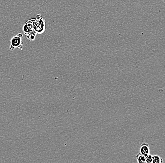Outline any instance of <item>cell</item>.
Instances as JSON below:
<instances>
[{
	"label": "cell",
	"mask_w": 165,
	"mask_h": 163,
	"mask_svg": "<svg viewBox=\"0 0 165 163\" xmlns=\"http://www.w3.org/2000/svg\"><path fill=\"white\" fill-rule=\"evenodd\" d=\"M33 29L37 34H42L46 29V22L42 17L32 19Z\"/></svg>",
	"instance_id": "cell-1"
},
{
	"label": "cell",
	"mask_w": 165,
	"mask_h": 163,
	"mask_svg": "<svg viewBox=\"0 0 165 163\" xmlns=\"http://www.w3.org/2000/svg\"><path fill=\"white\" fill-rule=\"evenodd\" d=\"M23 38V35L21 33H18L16 35L13 36L10 40L9 50L12 51L16 48H19V50H22L24 47L23 42L22 41Z\"/></svg>",
	"instance_id": "cell-2"
},
{
	"label": "cell",
	"mask_w": 165,
	"mask_h": 163,
	"mask_svg": "<svg viewBox=\"0 0 165 163\" xmlns=\"http://www.w3.org/2000/svg\"><path fill=\"white\" fill-rule=\"evenodd\" d=\"M140 153L144 155L146 157L147 155L150 154V150L149 148V145L146 143H143L142 144L140 147Z\"/></svg>",
	"instance_id": "cell-3"
},
{
	"label": "cell",
	"mask_w": 165,
	"mask_h": 163,
	"mask_svg": "<svg viewBox=\"0 0 165 163\" xmlns=\"http://www.w3.org/2000/svg\"><path fill=\"white\" fill-rule=\"evenodd\" d=\"M137 162L138 163H145L146 162V157L141 153H138L136 156Z\"/></svg>",
	"instance_id": "cell-4"
},
{
	"label": "cell",
	"mask_w": 165,
	"mask_h": 163,
	"mask_svg": "<svg viewBox=\"0 0 165 163\" xmlns=\"http://www.w3.org/2000/svg\"><path fill=\"white\" fill-rule=\"evenodd\" d=\"M152 163H163V159L158 155H153L152 156Z\"/></svg>",
	"instance_id": "cell-5"
},
{
	"label": "cell",
	"mask_w": 165,
	"mask_h": 163,
	"mask_svg": "<svg viewBox=\"0 0 165 163\" xmlns=\"http://www.w3.org/2000/svg\"><path fill=\"white\" fill-rule=\"evenodd\" d=\"M22 30H23V32H24V35L26 36L29 35L30 33L35 31L31 30V29L28 27L26 23H25V24L23 26Z\"/></svg>",
	"instance_id": "cell-6"
},
{
	"label": "cell",
	"mask_w": 165,
	"mask_h": 163,
	"mask_svg": "<svg viewBox=\"0 0 165 163\" xmlns=\"http://www.w3.org/2000/svg\"><path fill=\"white\" fill-rule=\"evenodd\" d=\"M37 35V33L35 31H34L29 34V35L26 36V37H27V39L30 41H33L35 39L36 36Z\"/></svg>",
	"instance_id": "cell-7"
},
{
	"label": "cell",
	"mask_w": 165,
	"mask_h": 163,
	"mask_svg": "<svg viewBox=\"0 0 165 163\" xmlns=\"http://www.w3.org/2000/svg\"><path fill=\"white\" fill-rule=\"evenodd\" d=\"M152 156L150 154H148L146 156V162L147 163H152Z\"/></svg>",
	"instance_id": "cell-8"
}]
</instances>
